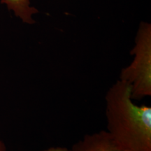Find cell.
Wrapping results in <instances>:
<instances>
[{
	"label": "cell",
	"mask_w": 151,
	"mask_h": 151,
	"mask_svg": "<svg viewBox=\"0 0 151 151\" xmlns=\"http://www.w3.org/2000/svg\"><path fill=\"white\" fill-rule=\"evenodd\" d=\"M106 130L120 151H151V106L137 105L129 85L117 80L105 96Z\"/></svg>",
	"instance_id": "6da1fadb"
},
{
	"label": "cell",
	"mask_w": 151,
	"mask_h": 151,
	"mask_svg": "<svg viewBox=\"0 0 151 151\" xmlns=\"http://www.w3.org/2000/svg\"><path fill=\"white\" fill-rule=\"evenodd\" d=\"M130 53L131 63L122 69L119 80L129 85L133 100L151 97V24L142 22Z\"/></svg>",
	"instance_id": "7a4b0ae2"
},
{
	"label": "cell",
	"mask_w": 151,
	"mask_h": 151,
	"mask_svg": "<svg viewBox=\"0 0 151 151\" xmlns=\"http://www.w3.org/2000/svg\"><path fill=\"white\" fill-rule=\"evenodd\" d=\"M69 151H120L106 130L88 134L75 143Z\"/></svg>",
	"instance_id": "3957f363"
},
{
	"label": "cell",
	"mask_w": 151,
	"mask_h": 151,
	"mask_svg": "<svg viewBox=\"0 0 151 151\" xmlns=\"http://www.w3.org/2000/svg\"><path fill=\"white\" fill-rule=\"evenodd\" d=\"M1 2L5 3L7 7L24 22L28 24L35 22L32 16L37 12V10L30 6L29 0H2Z\"/></svg>",
	"instance_id": "277c9868"
},
{
	"label": "cell",
	"mask_w": 151,
	"mask_h": 151,
	"mask_svg": "<svg viewBox=\"0 0 151 151\" xmlns=\"http://www.w3.org/2000/svg\"><path fill=\"white\" fill-rule=\"evenodd\" d=\"M42 151H69V149L66 148V147H61V146H57V147H50V148L45 149Z\"/></svg>",
	"instance_id": "5b68a950"
},
{
	"label": "cell",
	"mask_w": 151,
	"mask_h": 151,
	"mask_svg": "<svg viewBox=\"0 0 151 151\" xmlns=\"http://www.w3.org/2000/svg\"><path fill=\"white\" fill-rule=\"evenodd\" d=\"M0 151H7L6 146L1 139H0Z\"/></svg>",
	"instance_id": "8992f818"
}]
</instances>
